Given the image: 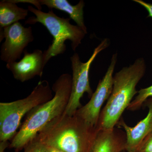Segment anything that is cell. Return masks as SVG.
Here are the masks:
<instances>
[{"mask_svg":"<svg viewBox=\"0 0 152 152\" xmlns=\"http://www.w3.org/2000/svg\"><path fill=\"white\" fill-rule=\"evenodd\" d=\"M28 10L20 7L12 0H4L0 2V30L6 27L25 20Z\"/></svg>","mask_w":152,"mask_h":152,"instance_id":"4fadbf2b","label":"cell"},{"mask_svg":"<svg viewBox=\"0 0 152 152\" xmlns=\"http://www.w3.org/2000/svg\"><path fill=\"white\" fill-rule=\"evenodd\" d=\"M5 39L1 46V59L8 63L17 61L30 43L34 40L31 27L25 28L20 22L0 30V42Z\"/></svg>","mask_w":152,"mask_h":152,"instance_id":"ba28073f","label":"cell"},{"mask_svg":"<svg viewBox=\"0 0 152 152\" xmlns=\"http://www.w3.org/2000/svg\"><path fill=\"white\" fill-rule=\"evenodd\" d=\"M117 61V54L115 53L113 55L107 71L99 82L88 102L82 106L76 112L75 114L77 115L93 126L97 127L101 109L111 94L113 80V74Z\"/></svg>","mask_w":152,"mask_h":152,"instance_id":"52a82bcc","label":"cell"},{"mask_svg":"<svg viewBox=\"0 0 152 152\" xmlns=\"http://www.w3.org/2000/svg\"><path fill=\"white\" fill-rule=\"evenodd\" d=\"M47 148H48V152H64L63 151L56 148H53V147H49L46 146Z\"/></svg>","mask_w":152,"mask_h":152,"instance_id":"d6986e66","label":"cell"},{"mask_svg":"<svg viewBox=\"0 0 152 152\" xmlns=\"http://www.w3.org/2000/svg\"><path fill=\"white\" fill-rule=\"evenodd\" d=\"M148 112L145 118L140 121L134 126H129L121 119L118 125L124 130L126 134V151L137 152L145 139L152 132V97L145 102Z\"/></svg>","mask_w":152,"mask_h":152,"instance_id":"30bf717a","label":"cell"},{"mask_svg":"<svg viewBox=\"0 0 152 152\" xmlns=\"http://www.w3.org/2000/svg\"><path fill=\"white\" fill-rule=\"evenodd\" d=\"M108 39L103 40L94 50L92 55L85 63L82 62L77 53H75L70 58L72 76V91L69 102L64 113L69 116L75 115L77 110L82 107L81 99L86 93L91 98L93 93L90 85L89 72L90 67L95 58L103 50L109 45Z\"/></svg>","mask_w":152,"mask_h":152,"instance_id":"8992f818","label":"cell"},{"mask_svg":"<svg viewBox=\"0 0 152 152\" xmlns=\"http://www.w3.org/2000/svg\"><path fill=\"white\" fill-rule=\"evenodd\" d=\"M23 53V57L19 61L8 63L6 65L15 79L24 82L37 76L42 77L46 66L44 52L36 49L33 53H30L25 50Z\"/></svg>","mask_w":152,"mask_h":152,"instance_id":"9c48e42d","label":"cell"},{"mask_svg":"<svg viewBox=\"0 0 152 152\" xmlns=\"http://www.w3.org/2000/svg\"><path fill=\"white\" fill-rule=\"evenodd\" d=\"M151 97H152V85L138 91L137 96L132 101L127 110L131 111L137 110L148 99Z\"/></svg>","mask_w":152,"mask_h":152,"instance_id":"5bb4252c","label":"cell"},{"mask_svg":"<svg viewBox=\"0 0 152 152\" xmlns=\"http://www.w3.org/2000/svg\"><path fill=\"white\" fill-rule=\"evenodd\" d=\"M72 76L61 75L55 82L52 90L55 95L51 99L32 110L10 144L17 151L24 148L35 138L48 123L65 111L70 97Z\"/></svg>","mask_w":152,"mask_h":152,"instance_id":"7a4b0ae2","label":"cell"},{"mask_svg":"<svg viewBox=\"0 0 152 152\" xmlns=\"http://www.w3.org/2000/svg\"><path fill=\"white\" fill-rule=\"evenodd\" d=\"M100 130L76 114H63L48 123L34 139L64 152H90Z\"/></svg>","mask_w":152,"mask_h":152,"instance_id":"6da1fadb","label":"cell"},{"mask_svg":"<svg viewBox=\"0 0 152 152\" xmlns=\"http://www.w3.org/2000/svg\"><path fill=\"white\" fill-rule=\"evenodd\" d=\"M145 71V60L140 58L133 64L123 68L115 74L111 94L100 115L97 126L100 131L115 128L123 113L138 94L136 86Z\"/></svg>","mask_w":152,"mask_h":152,"instance_id":"3957f363","label":"cell"},{"mask_svg":"<svg viewBox=\"0 0 152 152\" xmlns=\"http://www.w3.org/2000/svg\"><path fill=\"white\" fill-rule=\"evenodd\" d=\"M137 152H152V132L143 141Z\"/></svg>","mask_w":152,"mask_h":152,"instance_id":"2e32d148","label":"cell"},{"mask_svg":"<svg viewBox=\"0 0 152 152\" xmlns=\"http://www.w3.org/2000/svg\"><path fill=\"white\" fill-rule=\"evenodd\" d=\"M16 3H28L35 6L36 9L42 11V5L47 6L49 9H56L63 11L69 15V18L75 22L77 26L87 34L86 27L84 20L85 3L81 0L77 4L72 5L67 0H12Z\"/></svg>","mask_w":152,"mask_h":152,"instance_id":"8fae6325","label":"cell"},{"mask_svg":"<svg viewBox=\"0 0 152 152\" xmlns=\"http://www.w3.org/2000/svg\"><path fill=\"white\" fill-rule=\"evenodd\" d=\"M53 98L48 81H40L29 95L11 102L0 103V141H8L14 136L22 118L38 106Z\"/></svg>","mask_w":152,"mask_h":152,"instance_id":"5b68a950","label":"cell"},{"mask_svg":"<svg viewBox=\"0 0 152 152\" xmlns=\"http://www.w3.org/2000/svg\"></svg>","mask_w":152,"mask_h":152,"instance_id":"ffe728a7","label":"cell"},{"mask_svg":"<svg viewBox=\"0 0 152 152\" xmlns=\"http://www.w3.org/2000/svg\"><path fill=\"white\" fill-rule=\"evenodd\" d=\"M24 152H48L46 145L34 139L24 148Z\"/></svg>","mask_w":152,"mask_h":152,"instance_id":"9a60e30c","label":"cell"},{"mask_svg":"<svg viewBox=\"0 0 152 152\" xmlns=\"http://www.w3.org/2000/svg\"><path fill=\"white\" fill-rule=\"evenodd\" d=\"M9 146L7 141H1L0 143V152H4L5 150Z\"/></svg>","mask_w":152,"mask_h":152,"instance_id":"ac0fdd59","label":"cell"},{"mask_svg":"<svg viewBox=\"0 0 152 152\" xmlns=\"http://www.w3.org/2000/svg\"><path fill=\"white\" fill-rule=\"evenodd\" d=\"M133 1L143 7L148 11L149 14L147 18H152V4L146 2L142 0H133Z\"/></svg>","mask_w":152,"mask_h":152,"instance_id":"e0dca14e","label":"cell"},{"mask_svg":"<svg viewBox=\"0 0 152 152\" xmlns=\"http://www.w3.org/2000/svg\"><path fill=\"white\" fill-rule=\"evenodd\" d=\"M126 141V133L120 129L100 131L90 152H123Z\"/></svg>","mask_w":152,"mask_h":152,"instance_id":"7c38bea8","label":"cell"},{"mask_svg":"<svg viewBox=\"0 0 152 152\" xmlns=\"http://www.w3.org/2000/svg\"><path fill=\"white\" fill-rule=\"evenodd\" d=\"M28 10L35 17L28 18L25 24L31 25L40 23L46 28L53 37L51 45L44 51L45 65L51 58L65 52L66 41H71L72 48L73 50L75 51L87 34L81 28L72 25L70 22V18H65L58 17L52 10L45 12L30 5L28 6Z\"/></svg>","mask_w":152,"mask_h":152,"instance_id":"277c9868","label":"cell"}]
</instances>
